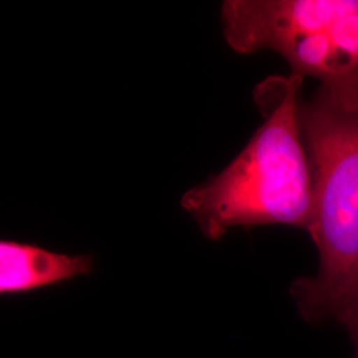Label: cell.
Segmentation results:
<instances>
[{
  "label": "cell",
  "mask_w": 358,
  "mask_h": 358,
  "mask_svg": "<svg viewBox=\"0 0 358 358\" xmlns=\"http://www.w3.org/2000/svg\"><path fill=\"white\" fill-rule=\"evenodd\" d=\"M303 80L291 73L260 83L254 96L263 125L229 166L182 196L207 239L219 241L234 227L310 230L315 192L299 120Z\"/></svg>",
  "instance_id": "cell-1"
},
{
  "label": "cell",
  "mask_w": 358,
  "mask_h": 358,
  "mask_svg": "<svg viewBox=\"0 0 358 358\" xmlns=\"http://www.w3.org/2000/svg\"><path fill=\"white\" fill-rule=\"evenodd\" d=\"M299 120L315 192L309 235L320 266L296 280L291 294L309 322L345 325L358 306V92L319 87L300 100Z\"/></svg>",
  "instance_id": "cell-2"
},
{
  "label": "cell",
  "mask_w": 358,
  "mask_h": 358,
  "mask_svg": "<svg viewBox=\"0 0 358 358\" xmlns=\"http://www.w3.org/2000/svg\"><path fill=\"white\" fill-rule=\"evenodd\" d=\"M220 15L231 50L278 52L291 73L358 92V0H227Z\"/></svg>",
  "instance_id": "cell-3"
},
{
  "label": "cell",
  "mask_w": 358,
  "mask_h": 358,
  "mask_svg": "<svg viewBox=\"0 0 358 358\" xmlns=\"http://www.w3.org/2000/svg\"><path fill=\"white\" fill-rule=\"evenodd\" d=\"M93 256L65 255L34 244L0 242V294H19L88 275Z\"/></svg>",
  "instance_id": "cell-4"
},
{
  "label": "cell",
  "mask_w": 358,
  "mask_h": 358,
  "mask_svg": "<svg viewBox=\"0 0 358 358\" xmlns=\"http://www.w3.org/2000/svg\"><path fill=\"white\" fill-rule=\"evenodd\" d=\"M346 328L349 329V332H355L358 328V306L356 308V310L353 312V315L350 316V319L345 324Z\"/></svg>",
  "instance_id": "cell-5"
},
{
  "label": "cell",
  "mask_w": 358,
  "mask_h": 358,
  "mask_svg": "<svg viewBox=\"0 0 358 358\" xmlns=\"http://www.w3.org/2000/svg\"><path fill=\"white\" fill-rule=\"evenodd\" d=\"M352 336L355 337V340H356V344H357V349H358V328L355 331V332H352ZM357 358H358V352H357Z\"/></svg>",
  "instance_id": "cell-6"
}]
</instances>
